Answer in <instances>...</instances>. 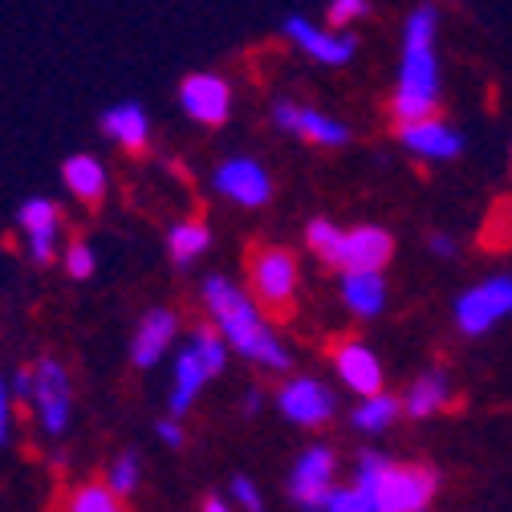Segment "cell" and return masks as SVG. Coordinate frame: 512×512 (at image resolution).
Here are the masks:
<instances>
[{
  "label": "cell",
  "instance_id": "cell-1",
  "mask_svg": "<svg viewBox=\"0 0 512 512\" xmlns=\"http://www.w3.org/2000/svg\"><path fill=\"white\" fill-rule=\"evenodd\" d=\"M435 33H439V9L419 5L407 25H403V53H399V82L391 98V114L399 122L407 118H427L439 114V53H435Z\"/></svg>",
  "mask_w": 512,
  "mask_h": 512
},
{
  "label": "cell",
  "instance_id": "cell-2",
  "mask_svg": "<svg viewBox=\"0 0 512 512\" xmlns=\"http://www.w3.org/2000/svg\"><path fill=\"white\" fill-rule=\"evenodd\" d=\"M354 484L370 512H419L439 492V472L427 464H395L382 452H362L354 464Z\"/></svg>",
  "mask_w": 512,
  "mask_h": 512
},
{
  "label": "cell",
  "instance_id": "cell-3",
  "mask_svg": "<svg viewBox=\"0 0 512 512\" xmlns=\"http://www.w3.org/2000/svg\"><path fill=\"white\" fill-rule=\"evenodd\" d=\"M204 297H208V309L216 317V326L232 342V350H240L244 358L261 362V366H273V370H285L289 366L285 346L273 338V330L265 326V317L256 313V305L236 285H228L224 277H212L204 285Z\"/></svg>",
  "mask_w": 512,
  "mask_h": 512
},
{
  "label": "cell",
  "instance_id": "cell-4",
  "mask_svg": "<svg viewBox=\"0 0 512 512\" xmlns=\"http://www.w3.org/2000/svg\"><path fill=\"white\" fill-rule=\"evenodd\" d=\"M452 317H456V330L464 338H484L492 334L500 322L512 317V277L508 273H492L476 285H468L456 305H452Z\"/></svg>",
  "mask_w": 512,
  "mask_h": 512
},
{
  "label": "cell",
  "instance_id": "cell-5",
  "mask_svg": "<svg viewBox=\"0 0 512 512\" xmlns=\"http://www.w3.org/2000/svg\"><path fill=\"white\" fill-rule=\"evenodd\" d=\"M399 143L423 163H452L464 151V135L452 122H443L439 114L399 122Z\"/></svg>",
  "mask_w": 512,
  "mask_h": 512
},
{
  "label": "cell",
  "instance_id": "cell-6",
  "mask_svg": "<svg viewBox=\"0 0 512 512\" xmlns=\"http://www.w3.org/2000/svg\"><path fill=\"white\" fill-rule=\"evenodd\" d=\"M395 256V236L378 224H362L338 236L330 261L334 269H387V261Z\"/></svg>",
  "mask_w": 512,
  "mask_h": 512
},
{
  "label": "cell",
  "instance_id": "cell-7",
  "mask_svg": "<svg viewBox=\"0 0 512 512\" xmlns=\"http://www.w3.org/2000/svg\"><path fill=\"white\" fill-rule=\"evenodd\" d=\"M273 122L281 131L305 139V143H317V147H346L350 143V131L346 122L322 114V110H309V106H297V102H277L273 106Z\"/></svg>",
  "mask_w": 512,
  "mask_h": 512
},
{
  "label": "cell",
  "instance_id": "cell-8",
  "mask_svg": "<svg viewBox=\"0 0 512 512\" xmlns=\"http://www.w3.org/2000/svg\"><path fill=\"white\" fill-rule=\"evenodd\" d=\"M334 472H338V460L330 447H309V452L297 460L293 476H289V492L297 504L305 508H322L330 488H334Z\"/></svg>",
  "mask_w": 512,
  "mask_h": 512
},
{
  "label": "cell",
  "instance_id": "cell-9",
  "mask_svg": "<svg viewBox=\"0 0 512 512\" xmlns=\"http://www.w3.org/2000/svg\"><path fill=\"white\" fill-rule=\"evenodd\" d=\"M33 399H37V415H41V423H45L49 435L66 431L74 395H70V374L61 370L53 358H45V362L37 366V391H33Z\"/></svg>",
  "mask_w": 512,
  "mask_h": 512
},
{
  "label": "cell",
  "instance_id": "cell-10",
  "mask_svg": "<svg viewBox=\"0 0 512 512\" xmlns=\"http://www.w3.org/2000/svg\"><path fill=\"white\" fill-rule=\"evenodd\" d=\"M285 33L313 57V61H322V66H346V61L354 57V37L346 29H322V25H313L305 17H289L285 21Z\"/></svg>",
  "mask_w": 512,
  "mask_h": 512
},
{
  "label": "cell",
  "instance_id": "cell-11",
  "mask_svg": "<svg viewBox=\"0 0 512 512\" xmlns=\"http://www.w3.org/2000/svg\"><path fill=\"white\" fill-rule=\"evenodd\" d=\"M281 411L297 427H322L334 415V395L317 378H293L281 391Z\"/></svg>",
  "mask_w": 512,
  "mask_h": 512
},
{
  "label": "cell",
  "instance_id": "cell-12",
  "mask_svg": "<svg viewBox=\"0 0 512 512\" xmlns=\"http://www.w3.org/2000/svg\"><path fill=\"white\" fill-rule=\"evenodd\" d=\"M216 191L228 200H236V204H244V208H261V204H269L273 183L252 159H228L216 171Z\"/></svg>",
  "mask_w": 512,
  "mask_h": 512
},
{
  "label": "cell",
  "instance_id": "cell-13",
  "mask_svg": "<svg viewBox=\"0 0 512 512\" xmlns=\"http://www.w3.org/2000/svg\"><path fill=\"white\" fill-rule=\"evenodd\" d=\"M252 285L269 305H289L297 293V261L281 248H269L252 261Z\"/></svg>",
  "mask_w": 512,
  "mask_h": 512
},
{
  "label": "cell",
  "instance_id": "cell-14",
  "mask_svg": "<svg viewBox=\"0 0 512 512\" xmlns=\"http://www.w3.org/2000/svg\"><path fill=\"white\" fill-rule=\"evenodd\" d=\"M179 102H183V110L196 118V122H204V126H220V122L228 118L232 94H228V86H224L220 78H212V74H196V78H187V82L179 86Z\"/></svg>",
  "mask_w": 512,
  "mask_h": 512
},
{
  "label": "cell",
  "instance_id": "cell-15",
  "mask_svg": "<svg viewBox=\"0 0 512 512\" xmlns=\"http://www.w3.org/2000/svg\"><path fill=\"white\" fill-rule=\"evenodd\" d=\"M334 366H338V378L346 382L350 391H358V395L382 391V362L374 358L370 346H362V342H342V346L334 350Z\"/></svg>",
  "mask_w": 512,
  "mask_h": 512
},
{
  "label": "cell",
  "instance_id": "cell-16",
  "mask_svg": "<svg viewBox=\"0 0 512 512\" xmlns=\"http://www.w3.org/2000/svg\"><path fill=\"white\" fill-rule=\"evenodd\" d=\"M342 301L354 317H378L387 309V281H382V269H342Z\"/></svg>",
  "mask_w": 512,
  "mask_h": 512
},
{
  "label": "cell",
  "instance_id": "cell-17",
  "mask_svg": "<svg viewBox=\"0 0 512 512\" xmlns=\"http://www.w3.org/2000/svg\"><path fill=\"white\" fill-rule=\"evenodd\" d=\"M447 403H452V378H447L443 370L419 374L411 387H407V395H403V411H407L411 419H431V415H439Z\"/></svg>",
  "mask_w": 512,
  "mask_h": 512
},
{
  "label": "cell",
  "instance_id": "cell-18",
  "mask_svg": "<svg viewBox=\"0 0 512 512\" xmlns=\"http://www.w3.org/2000/svg\"><path fill=\"white\" fill-rule=\"evenodd\" d=\"M212 378V366H208V358L200 354V346L191 342L183 354H179V362H175V391H171V415H183L187 407H191V399L200 395V387Z\"/></svg>",
  "mask_w": 512,
  "mask_h": 512
},
{
  "label": "cell",
  "instance_id": "cell-19",
  "mask_svg": "<svg viewBox=\"0 0 512 512\" xmlns=\"http://www.w3.org/2000/svg\"><path fill=\"white\" fill-rule=\"evenodd\" d=\"M171 338H175V317H171L167 309L147 313L143 326H139V334H135V342H131L135 366H155V362L163 358V350H167Z\"/></svg>",
  "mask_w": 512,
  "mask_h": 512
},
{
  "label": "cell",
  "instance_id": "cell-20",
  "mask_svg": "<svg viewBox=\"0 0 512 512\" xmlns=\"http://www.w3.org/2000/svg\"><path fill=\"white\" fill-rule=\"evenodd\" d=\"M21 228L29 232V252L33 261L45 265L53 256V236H57V208L49 200H29L21 208Z\"/></svg>",
  "mask_w": 512,
  "mask_h": 512
},
{
  "label": "cell",
  "instance_id": "cell-21",
  "mask_svg": "<svg viewBox=\"0 0 512 512\" xmlns=\"http://www.w3.org/2000/svg\"><path fill=\"white\" fill-rule=\"evenodd\" d=\"M102 126H106V135L118 139L126 151H143L147 147V131H151V126H147L143 106H135V102H122V106L106 110Z\"/></svg>",
  "mask_w": 512,
  "mask_h": 512
},
{
  "label": "cell",
  "instance_id": "cell-22",
  "mask_svg": "<svg viewBox=\"0 0 512 512\" xmlns=\"http://www.w3.org/2000/svg\"><path fill=\"white\" fill-rule=\"evenodd\" d=\"M61 179H66V187L74 191V196H82V200H90V204L106 191V171H102V163H98L94 155H74V159H66V167H61Z\"/></svg>",
  "mask_w": 512,
  "mask_h": 512
},
{
  "label": "cell",
  "instance_id": "cell-23",
  "mask_svg": "<svg viewBox=\"0 0 512 512\" xmlns=\"http://www.w3.org/2000/svg\"><path fill=\"white\" fill-rule=\"evenodd\" d=\"M399 415H403V399H395L387 391H374V395H362V403L354 407V427L378 435V431H387Z\"/></svg>",
  "mask_w": 512,
  "mask_h": 512
},
{
  "label": "cell",
  "instance_id": "cell-24",
  "mask_svg": "<svg viewBox=\"0 0 512 512\" xmlns=\"http://www.w3.org/2000/svg\"><path fill=\"white\" fill-rule=\"evenodd\" d=\"M171 256H175V265H187L191 256H200L208 248V228L200 220H187L179 228H171V240H167Z\"/></svg>",
  "mask_w": 512,
  "mask_h": 512
},
{
  "label": "cell",
  "instance_id": "cell-25",
  "mask_svg": "<svg viewBox=\"0 0 512 512\" xmlns=\"http://www.w3.org/2000/svg\"><path fill=\"white\" fill-rule=\"evenodd\" d=\"M70 508H74V512H114V508H118V492H114L110 484H106V488H102V484H90V488H82V492L70 500Z\"/></svg>",
  "mask_w": 512,
  "mask_h": 512
},
{
  "label": "cell",
  "instance_id": "cell-26",
  "mask_svg": "<svg viewBox=\"0 0 512 512\" xmlns=\"http://www.w3.org/2000/svg\"><path fill=\"white\" fill-rule=\"evenodd\" d=\"M366 13H370V0H330L326 25H334V29H350V25L362 21Z\"/></svg>",
  "mask_w": 512,
  "mask_h": 512
},
{
  "label": "cell",
  "instance_id": "cell-27",
  "mask_svg": "<svg viewBox=\"0 0 512 512\" xmlns=\"http://www.w3.org/2000/svg\"><path fill=\"white\" fill-rule=\"evenodd\" d=\"M338 236H342V228H334L330 220H309V228H305V240H309V248H313L317 256H322V261H330V252H334Z\"/></svg>",
  "mask_w": 512,
  "mask_h": 512
},
{
  "label": "cell",
  "instance_id": "cell-28",
  "mask_svg": "<svg viewBox=\"0 0 512 512\" xmlns=\"http://www.w3.org/2000/svg\"><path fill=\"white\" fill-rule=\"evenodd\" d=\"M322 508H330V512H370V504H366V496L358 492V484H346V488L334 484Z\"/></svg>",
  "mask_w": 512,
  "mask_h": 512
},
{
  "label": "cell",
  "instance_id": "cell-29",
  "mask_svg": "<svg viewBox=\"0 0 512 512\" xmlns=\"http://www.w3.org/2000/svg\"><path fill=\"white\" fill-rule=\"evenodd\" d=\"M135 484H139V460H135V456H122V460L114 464V472H110V488H114L118 496H131Z\"/></svg>",
  "mask_w": 512,
  "mask_h": 512
},
{
  "label": "cell",
  "instance_id": "cell-30",
  "mask_svg": "<svg viewBox=\"0 0 512 512\" xmlns=\"http://www.w3.org/2000/svg\"><path fill=\"white\" fill-rule=\"evenodd\" d=\"M196 346H200V354L208 358V366H212V374H220L224 370V358H228V350H224V342L212 334V330H200L196 334Z\"/></svg>",
  "mask_w": 512,
  "mask_h": 512
},
{
  "label": "cell",
  "instance_id": "cell-31",
  "mask_svg": "<svg viewBox=\"0 0 512 512\" xmlns=\"http://www.w3.org/2000/svg\"><path fill=\"white\" fill-rule=\"evenodd\" d=\"M66 269H70L74 281H86V277L94 273V252H90L86 244H70V252H66Z\"/></svg>",
  "mask_w": 512,
  "mask_h": 512
},
{
  "label": "cell",
  "instance_id": "cell-32",
  "mask_svg": "<svg viewBox=\"0 0 512 512\" xmlns=\"http://www.w3.org/2000/svg\"><path fill=\"white\" fill-rule=\"evenodd\" d=\"M232 500H236L240 508H248V512L261 508V492L252 488V480H248V476H236V480H232Z\"/></svg>",
  "mask_w": 512,
  "mask_h": 512
},
{
  "label": "cell",
  "instance_id": "cell-33",
  "mask_svg": "<svg viewBox=\"0 0 512 512\" xmlns=\"http://www.w3.org/2000/svg\"><path fill=\"white\" fill-rule=\"evenodd\" d=\"M427 248H431V252L439 256V261H452V256H456V248H460V244H456L452 236H447V232H431V236H427Z\"/></svg>",
  "mask_w": 512,
  "mask_h": 512
},
{
  "label": "cell",
  "instance_id": "cell-34",
  "mask_svg": "<svg viewBox=\"0 0 512 512\" xmlns=\"http://www.w3.org/2000/svg\"><path fill=\"white\" fill-rule=\"evenodd\" d=\"M13 391H17L21 399H33V391H37V374H33V370H17Z\"/></svg>",
  "mask_w": 512,
  "mask_h": 512
},
{
  "label": "cell",
  "instance_id": "cell-35",
  "mask_svg": "<svg viewBox=\"0 0 512 512\" xmlns=\"http://www.w3.org/2000/svg\"><path fill=\"white\" fill-rule=\"evenodd\" d=\"M9 439V391H5V378H0V443Z\"/></svg>",
  "mask_w": 512,
  "mask_h": 512
},
{
  "label": "cell",
  "instance_id": "cell-36",
  "mask_svg": "<svg viewBox=\"0 0 512 512\" xmlns=\"http://www.w3.org/2000/svg\"><path fill=\"white\" fill-rule=\"evenodd\" d=\"M159 439H163V443H171V447H179V443H183V435H179V427H175V423H159Z\"/></svg>",
  "mask_w": 512,
  "mask_h": 512
},
{
  "label": "cell",
  "instance_id": "cell-37",
  "mask_svg": "<svg viewBox=\"0 0 512 512\" xmlns=\"http://www.w3.org/2000/svg\"><path fill=\"white\" fill-rule=\"evenodd\" d=\"M204 508H208V512H224V508H228V504H224V500H216V496H212V500H204Z\"/></svg>",
  "mask_w": 512,
  "mask_h": 512
}]
</instances>
